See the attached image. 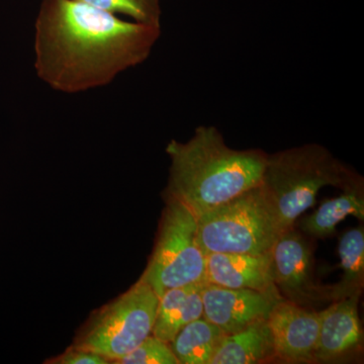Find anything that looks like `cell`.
I'll return each mask as SVG.
<instances>
[{"label": "cell", "instance_id": "1", "mask_svg": "<svg viewBox=\"0 0 364 364\" xmlns=\"http://www.w3.org/2000/svg\"><path fill=\"white\" fill-rule=\"evenodd\" d=\"M160 36L161 26L73 0H43L35 23L36 73L60 92L102 87L149 58Z\"/></svg>", "mask_w": 364, "mask_h": 364}, {"label": "cell", "instance_id": "2", "mask_svg": "<svg viewBox=\"0 0 364 364\" xmlns=\"http://www.w3.org/2000/svg\"><path fill=\"white\" fill-rule=\"evenodd\" d=\"M165 196L176 198L200 217L260 186L268 154L235 150L214 126H200L186 142L171 140Z\"/></svg>", "mask_w": 364, "mask_h": 364}, {"label": "cell", "instance_id": "3", "mask_svg": "<svg viewBox=\"0 0 364 364\" xmlns=\"http://www.w3.org/2000/svg\"><path fill=\"white\" fill-rule=\"evenodd\" d=\"M361 183L363 178L324 146L306 144L268 155L261 186L284 232L315 205L325 186L347 189Z\"/></svg>", "mask_w": 364, "mask_h": 364}, {"label": "cell", "instance_id": "4", "mask_svg": "<svg viewBox=\"0 0 364 364\" xmlns=\"http://www.w3.org/2000/svg\"><path fill=\"white\" fill-rule=\"evenodd\" d=\"M282 232L261 184L198 217L205 255L270 253Z\"/></svg>", "mask_w": 364, "mask_h": 364}, {"label": "cell", "instance_id": "5", "mask_svg": "<svg viewBox=\"0 0 364 364\" xmlns=\"http://www.w3.org/2000/svg\"><path fill=\"white\" fill-rule=\"evenodd\" d=\"M156 243L141 282L157 296L172 289L208 284L207 255L198 237V218L186 205L163 196Z\"/></svg>", "mask_w": 364, "mask_h": 364}, {"label": "cell", "instance_id": "6", "mask_svg": "<svg viewBox=\"0 0 364 364\" xmlns=\"http://www.w3.org/2000/svg\"><path fill=\"white\" fill-rule=\"evenodd\" d=\"M158 303L152 287L138 280L126 293L93 311L71 345L114 363L152 334Z\"/></svg>", "mask_w": 364, "mask_h": 364}, {"label": "cell", "instance_id": "7", "mask_svg": "<svg viewBox=\"0 0 364 364\" xmlns=\"http://www.w3.org/2000/svg\"><path fill=\"white\" fill-rule=\"evenodd\" d=\"M270 254L273 282L282 298L308 309L334 301L332 287L316 284L312 246L294 227L282 232Z\"/></svg>", "mask_w": 364, "mask_h": 364}, {"label": "cell", "instance_id": "8", "mask_svg": "<svg viewBox=\"0 0 364 364\" xmlns=\"http://www.w3.org/2000/svg\"><path fill=\"white\" fill-rule=\"evenodd\" d=\"M272 332L274 358L291 363L315 361L320 313L280 299L267 318Z\"/></svg>", "mask_w": 364, "mask_h": 364}, {"label": "cell", "instance_id": "9", "mask_svg": "<svg viewBox=\"0 0 364 364\" xmlns=\"http://www.w3.org/2000/svg\"><path fill=\"white\" fill-rule=\"evenodd\" d=\"M203 317L225 335L232 334L269 317L280 296L248 289H228L205 284L203 289Z\"/></svg>", "mask_w": 364, "mask_h": 364}, {"label": "cell", "instance_id": "10", "mask_svg": "<svg viewBox=\"0 0 364 364\" xmlns=\"http://www.w3.org/2000/svg\"><path fill=\"white\" fill-rule=\"evenodd\" d=\"M361 294L335 299L320 313V331L315 360L331 363L351 355L363 346V333L358 315Z\"/></svg>", "mask_w": 364, "mask_h": 364}, {"label": "cell", "instance_id": "11", "mask_svg": "<svg viewBox=\"0 0 364 364\" xmlns=\"http://www.w3.org/2000/svg\"><path fill=\"white\" fill-rule=\"evenodd\" d=\"M207 282L228 289H253L282 298L273 282L270 253L208 254Z\"/></svg>", "mask_w": 364, "mask_h": 364}, {"label": "cell", "instance_id": "12", "mask_svg": "<svg viewBox=\"0 0 364 364\" xmlns=\"http://www.w3.org/2000/svg\"><path fill=\"white\" fill-rule=\"evenodd\" d=\"M205 284L178 287L163 294L158 303L152 335L170 343L182 328L202 318Z\"/></svg>", "mask_w": 364, "mask_h": 364}, {"label": "cell", "instance_id": "13", "mask_svg": "<svg viewBox=\"0 0 364 364\" xmlns=\"http://www.w3.org/2000/svg\"><path fill=\"white\" fill-rule=\"evenodd\" d=\"M274 358L267 318L224 335L210 364H254Z\"/></svg>", "mask_w": 364, "mask_h": 364}, {"label": "cell", "instance_id": "14", "mask_svg": "<svg viewBox=\"0 0 364 364\" xmlns=\"http://www.w3.org/2000/svg\"><path fill=\"white\" fill-rule=\"evenodd\" d=\"M363 184L344 189V193L325 200L312 215L301 220L299 227L303 233L315 238H327L335 233L337 225L348 215L364 220Z\"/></svg>", "mask_w": 364, "mask_h": 364}, {"label": "cell", "instance_id": "15", "mask_svg": "<svg viewBox=\"0 0 364 364\" xmlns=\"http://www.w3.org/2000/svg\"><path fill=\"white\" fill-rule=\"evenodd\" d=\"M224 332L205 318L193 321L177 333L170 348L178 364H210Z\"/></svg>", "mask_w": 364, "mask_h": 364}, {"label": "cell", "instance_id": "16", "mask_svg": "<svg viewBox=\"0 0 364 364\" xmlns=\"http://www.w3.org/2000/svg\"><path fill=\"white\" fill-rule=\"evenodd\" d=\"M342 279L332 287L333 298L338 299L363 293L364 284L363 228H353L342 235L338 245Z\"/></svg>", "mask_w": 364, "mask_h": 364}, {"label": "cell", "instance_id": "17", "mask_svg": "<svg viewBox=\"0 0 364 364\" xmlns=\"http://www.w3.org/2000/svg\"><path fill=\"white\" fill-rule=\"evenodd\" d=\"M114 14H123L144 25L161 26L160 0H73Z\"/></svg>", "mask_w": 364, "mask_h": 364}, {"label": "cell", "instance_id": "18", "mask_svg": "<svg viewBox=\"0 0 364 364\" xmlns=\"http://www.w3.org/2000/svg\"><path fill=\"white\" fill-rule=\"evenodd\" d=\"M114 364H178L169 343L149 335L133 351Z\"/></svg>", "mask_w": 364, "mask_h": 364}, {"label": "cell", "instance_id": "19", "mask_svg": "<svg viewBox=\"0 0 364 364\" xmlns=\"http://www.w3.org/2000/svg\"><path fill=\"white\" fill-rule=\"evenodd\" d=\"M46 364H109V359L85 349L70 345L63 353L47 359Z\"/></svg>", "mask_w": 364, "mask_h": 364}]
</instances>
